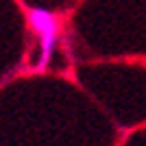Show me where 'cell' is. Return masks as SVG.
<instances>
[{
	"label": "cell",
	"instance_id": "cell-1",
	"mask_svg": "<svg viewBox=\"0 0 146 146\" xmlns=\"http://www.w3.org/2000/svg\"><path fill=\"white\" fill-rule=\"evenodd\" d=\"M24 13L26 22H29V31L37 39L39 55L35 61V70H46L61 39V20L55 11L44 9V7H26Z\"/></svg>",
	"mask_w": 146,
	"mask_h": 146
}]
</instances>
